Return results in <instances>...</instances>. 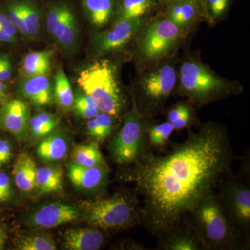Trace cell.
I'll use <instances>...</instances> for the list:
<instances>
[{
	"instance_id": "cell-32",
	"label": "cell",
	"mask_w": 250,
	"mask_h": 250,
	"mask_svg": "<svg viewBox=\"0 0 250 250\" xmlns=\"http://www.w3.org/2000/svg\"><path fill=\"white\" fill-rule=\"evenodd\" d=\"M74 107L77 114L87 120L95 118L100 113L93 99L85 93H77L75 96Z\"/></svg>"
},
{
	"instance_id": "cell-39",
	"label": "cell",
	"mask_w": 250,
	"mask_h": 250,
	"mask_svg": "<svg viewBox=\"0 0 250 250\" xmlns=\"http://www.w3.org/2000/svg\"><path fill=\"white\" fill-rule=\"evenodd\" d=\"M13 147L9 140L0 139V169L11 160Z\"/></svg>"
},
{
	"instance_id": "cell-13",
	"label": "cell",
	"mask_w": 250,
	"mask_h": 250,
	"mask_svg": "<svg viewBox=\"0 0 250 250\" xmlns=\"http://www.w3.org/2000/svg\"><path fill=\"white\" fill-rule=\"evenodd\" d=\"M226 197V208L229 218L232 222V229L238 233H247L250 223V190L249 188L241 184L230 186Z\"/></svg>"
},
{
	"instance_id": "cell-4",
	"label": "cell",
	"mask_w": 250,
	"mask_h": 250,
	"mask_svg": "<svg viewBox=\"0 0 250 250\" xmlns=\"http://www.w3.org/2000/svg\"><path fill=\"white\" fill-rule=\"evenodd\" d=\"M175 57L139 70L132 98L141 114L148 119L160 113L174 93L177 82Z\"/></svg>"
},
{
	"instance_id": "cell-27",
	"label": "cell",
	"mask_w": 250,
	"mask_h": 250,
	"mask_svg": "<svg viewBox=\"0 0 250 250\" xmlns=\"http://www.w3.org/2000/svg\"><path fill=\"white\" fill-rule=\"evenodd\" d=\"M231 0H205L203 22L211 27L225 21L229 11Z\"/></svg>"
},
{
	"instance_id": "cell-16",
	"label": "cell",
	"mask_w": 250,
	"mask_h": 250,
	"mask_svg": "<svg viewBox=\"0 0 250 250\" xmlns=\"http://www.w3.org/2000/svg\"><path fill=\"white\" fill-rule=\"evenodd\" d=\"M67 176L71 183L77 188L92 190L98 188L104 182L107 175L105 166L85 167L74 162L67 164Z\"/></svg>"
},
{
	"instance_id": "cell-22",
	"label": "cell",
	"mask_w": 250,
	"mask_h": 250,
	"mask_svg": "<svg viewBox=\"0 0 250 250\" xmlns=\"http://www.w3.org/2000/svg\"><path fill=\"white\" fill-rule=\"evenodd\" d=\"M68 143L65 136L59 133L46 136L36 147L37 155L45 161L62 160L67 154Z\"/></svg>"
},
{
	"instance_id": "cell-8",
	"label": "cell",
	"mask_w": 250,
	"mask_h": 250,
	"mask_svg": "<svg viewBox=\"0 0 250 250\" xmlns=\"http://www.w3.org/2000/svg\"><path fill=\"white\" fill-rule=\"evenodd\" d=\"M149 120L141 114L132 98V106L125 116L124 123L109 149L118 165L133 164L145 150Z\"/></svg>"
},
{
	"instance_id": "cell-3",
	"label": "cell",
	"mask_w": 250,
	"mask_h": 250,
	"mask_svg": "<svg viewBox=\"0 0 250 250\" xmlns=\"http://www.w3.org/2000/svg\"><path fill=\"white\" fill-rule=\"evenodd\" d=\"M187 38L164 13L152 16L133 41L138 71L175 57Z\"/></svg>"
},
{
	"instance_id": "cell-12",
	"label": "cell",
	"mask_w": 250,
	"mask_h": 250,
	"mask_svg": "<svg viewBox=\"0 0 250 250\" xmlns=\"http://www.w3.org/2000/svg\"><path fill=\"white\" fill-rule=\"evenodd\" d=\"M80 214L73 206L62 202H52L31 213L27 219V225L32 228H56L62 224L75 221Z\"/></svg>"
},
{
	"instance_id": "cell-19",
	"label": "cell",
	"mask_w": 250,
	"mask_h": 250,
	"mask_svg": "<svg viewBox=\"0 0 250 250\" xmlns=\"http://www.w3.org/2000/svg\"><path fill=\"white\" fill-rule=\"evenodd\" d=\"M159 0H119L116 4L114 21L152 17Z\"/></svg>"
},
{
	"instance_id": "cell-42",
	"label": "cell",
	"mask_w": 250,
	"mask_h": 250,
	"mask_svg": "<svg viewBox=\"0 0 250 250\" xmlns=\"http://www.w3.org/2000/svg\"><path fill=\"white\" fill-rule=\"evenodd\" d=\"M160 4L166 6V5L172 4V3L177 2V1H183V0H159ZM198 1H202L204 3L205 0H198Z\"/></svg>"
},
{
	"instance_id": "cell-2",
	"label": "cell",
	"mask_w": 250,
	"mask_h": 250,
	"mask_svg": "<svg viewBox=\"0 0 250 250\" xmlns=\"http://www.w3.org/2000/svg\"><path fill=\"white\" fill-rule=\"evenodd\" d=\"M243 92V85L239 81L220 76L202 62L200 53L186 54L177 62V82L174 93L187 98L189 103L197 107Z\"/></svg>"
},
{
	"instance_id": "cell-15",
	"label": "cell",
	"mask_w": 250,
	"mask_h": 250,
	"mask_svg": "<svg viewBox=\"0 0 250 250\" xmlns=\"http://www.w3.org/2000/svg\"><path fill=\"white\" fill-rule=\"evenodd\" d=\"M18 91L38 106L51 104L53 100L52 84L47 75L24 77L18 84Z\"/></svg>"
},
{
	"instance_id": "cell-18",
	"label": "cell",
	"mask_w": 250,
	"mask_h": 250,
	"mask_svg": "<svg viewBox=\"0 0 250 250\" xmlns=\"http://www.w3.org/2000/svg\"><path fill=\"white\" fill-rule=\"evenodd\" d=\"M87 19L94 27L101 29L109 24L115 18V0H82Z\"/></svg>"
},
{
	"instance_id": "cell-26",
	"label": "cell",
	"mask_w": 250,
	"mask_h": 250,
	"mask_svg": "<svg viewBox=\"0 0 250 250\" xmlns=\"http://www.w3.org/2000/svg\"><path fill=\"white\" fill-rule=\"evenodd\" d=\"M54 96L56 102L62 109L69 110L74 106L75 95L62 67H59L56 72Z\"/></svg>"
},
{
	"instance_id": "cell-21",
	"label": "cell",
	"mask_w": 250,
	"mask_h": 250,
	"mask_svg": "<svg viewBox=\"0 0 250 250\" xmlns=\"http://www.w3.org/2000/svg\"><path fill=\"white\" fill-rule=\"evenodd\" d=\"M63 171L60 166H46L37 168L36 188L39 195L57 193L63 190Z\"/></svg>"
},
{
	"instance_id": "cell-43",
	"label": "cell",
	"mask_w": 250,
	"mask_h": 250,
	"mask_svg": "<svg viewBox=\"0 0 250 250\" xmlns=\"http://www.w3.org/2000/svg\"><path fill=\"white\" fill-rule=\"evenodd\" d=\"M0 213H1V210H0Z\"/></svg>"
},
{
	"instance_id": "cell-11",
	"label": "cell",
	"mask_w": 250,
	"mask_h": 250,
	"mask_svg": "<svg viewBox=\"0 0 250 250\" xmlns=\"http://www.w3.org/2000/svg\"><path fill=\"white\" fill-rule=\"evenodd\" d=\"M30 120V110L25 102L9 99L0 108V128L19 141L27 137Z\"/></svg>"
},
{
	"instance_id": "cell-30",
	"label": "cell",
	"mask_w": 250,
	"mask_h": 250,
	"mask_svg": "<svg viewBox=\"0 0 250 250\" xmlns=\"http://www.w3.org/2000/svg\"><path fill=\"white\" fill-rule=\"evenodd\" d=\"M190 104L181 102L172 106L167 113V121L172 124L174 129H184L193 121L194 112Z\"/></svg>"
},
{
	"instance_id": "cell-38",
	"label": "cell",
	"mask_w": 250,
	"mask_h": 250,
	"mask_svg": "<svg viewBox=\"0 0 250 250\" xmlns=\"http://www.w3.org/2000/svg\"><path fill=\"white\" fill-rule=\"evenodd\" d=\"M11 184L9 176L0 172V202L8 201L11 197Z\"/></svg>"
},
{
	"instance_id": "cell-36",
	"label": "cell",
	"mask_w": 250,
	"mask_h": 250,
	"mask_svg": "<svg viewBox=\"0 0 250 250\" xmlns=\"http://www.w3.org/2000/svg\"><path fill=\"white\" fill-rule=\"evenodd\" d=\"M13 75V64L7 54L0 52V80L7 82Z\"/></svg>"
},
{
	"instance_id": "cell-10",
	"label": "cell",
	"mask_w": 250,
	"mask_h": 250,
	"mask_svg": "<svg viewBox=\"0 0 250 250\" xmlns=\"http://www.w3.org/2000/svg\"><path fill=\"white\" fill-rule=\"evenodd\" d=\"M46 27L49 35L67 55L77 52L79 29L73 11L68 4L57 3L49 6L46 16Z\"/></svg>"
},
{
	"instance_id": "cell-25",
	"label": "cell",
	"mask_w": 250,
	"mask_h": 250,
	"mask_svg": "<svg viewBox=\"0 0 250 250\" xmlns=\"http://www.w3.org/2000/svg\"><path fill=\"white\" fill-rule=\"evenodd\" d=\"M72 162L85 167L105 166L101 152L97 143L78 145L71 153Z\"/></svg>"
},
{
	"instance_id": "cell-34",
	"label": "cell",
	"mask_w": 250,
	"mask_h": 250,
	"mask_svg": "<svg viewBox=\"0 0 250 250\" xmlns=\"http://www.w3.org/2000/svg\"><path fill=\"white\" fill-rule=\"evenodd\" d=\"M10 21L14 24L18 32L28 38L27 31L23 20L20 0H9L6 4L4 10Z\"/></svg>"
},
{
	"instance_id": "cell-14",
	"label": "cell",
	"mask_w": 250,
	"mask_h": 250,
	"mask_svg": "<svg viewBox=\"0 0 250 250\" xmlns=\"http://www.w3.org/2000/svg\"><path fill=\"white\" fill-rule=\"evenodd\" d=\"M164 14L188 36L203 22L204 3L198 0H183L165 6Z\"/></svg>"
},
{
	"instance_id": "cell-7",
	"label": "cell",
	"mask_w": 250,
	"mask_h": 250,
	"mask_svg": "<svg viewBox=\"0 0 250 250\" xmlns=\"http://www.w3.org/2000/svg\"><path fill=\"white\" fill-rule=\"evenodd\" d=\"M191 217L197 237L207 248L225 246L233 238L231 225L214 193L202 200Z\"/></svg>"
},
{
	"instance_id": "cell-5",
	"label": "cell",
	"mask_w": 250,
	"mask_h": 250,
	"mask_svg": "<svg viewBox=\"0 0 250 250\" xmlns=\"http://www.w3.org/2000/svg\"><path fill=\"white\" fill-rule=\"evenodd\" d=\"M77 83L89 95L100 112L114 118L121 116L126 98L118 80L116 64L108 59L99 58L81 70Z\"/></svg>"
},
{
	"instance_id": "cell-1",
	"label": "cell",
	"mask_w": 250,
	"mask_h": 250,
	"mask_svg": "<svg viewBox=\"0 0 250 250\" xmlns=\"http://www.w3.org/2000/svg\"><path fill=\"white\" fill-rule=\"evenodd\" d=\"M233 154L223 125L207 122L164 155L145 149L130 174L142 197L140 221L159 238L170 236L225 180Z\"/></svg>"
},
{
	"instance_id": "cell-20",
	"label": "cell",
	"mask_w": 250,
	"mask_h": 250,
	"mask_svg": "<svg viewBox=\"0 0 250 250\" xmlns=\"http://www.w3.org/2000/svg\"><path fill=\"white\" fill-rule=\"evenodd\" d=\"M38 167L35 161L27 153L18 156L13 169L15 184L20 190L30 192L36 188V174Z\"/></svg>"
},
{
	"instance_id": "cell-9",
	"label": "cell",
	"mask_w": 250,
	"mask_h": 250,
	"mask_svg": "<svg viewBox=\"0 0 250 250\" xmlns=\"http://www.w3.org/2000/svg\"><path fill=\"white\" fill-rule=\"evenodd\" d=\"M150 18L115 21L109 29L94 34L89 47L92 57L102 58L106 54L121 51L134 41Z\"/></svg>"
},
{
	"instance_id": "cell-28",
	"label": "cell",
	"mask_w": 250,
	"mask_h": 250,
	"mask_svg": "<svg viewBox=\"0 0 250 250\" xmlns=\"http://www.w3.org/2000/svg\"><path fill=\"white\" fill-rule=\"evenodd\" d=\"M113 118L108 113L100 112L87 123V133L90 137L103 141L111 134L113 127Z\"/></svg>"
},
{
	"instance_id": "cell-17",
	"label": "cell",
	"mask_w": 250,
	"mask_h": 250,
	"mask_svg": "<svg viewBox=\"0 0 250 250\" xmlns=\"http://www.w3.org/2000/svg\"><path fill=\"white\" fill-rule=\"evenodd\" d=\"M104 235L96 228H71L64 234V247L68 250H96L103 245Z\"/></svg>"
},
{
	"instance_id": "cell-6",
	"label": "cell",
	"mask_w": 250,
	"mask_h": 250,
	"mask_svg": "<svg viewBox=\"0 0 250 250\" xmlns=\"http://www.w3.org/2000/svg\"><path fill=\"white\" fill-rule=\"evenodd\" d=\"M82 219L94 228L116 229L131 226L140 220V208L134 200L118 193L107 198L81 203Z\"/></svg>"
},
{
	"instance_id": "cell-33",
	"label": "cell",
	"mask_w": 250,
	"mask_h": 250,
	"mask_svg": "<svg viewBox=\"0 0 250 250\" xmlns=\"http://www.w3.org/2000/svg\"><path fill=\"white\" fill-rule=\"evenodd\" d=\"M18 32L4 10L0 9V47L16 43Z\"/></svg>"
},
{
	"instance_id": "cell-37",
	"label": "cell",
	"mask_w": 250,
	"mask_h": 250,
	"mask_svg": "<svg viewBox=\"0 0 250 250\" xmlns=\"http://www.w3.org/2000/svg\"><path fill=\"white\" fill-rule=\"evenodd\" d=\"M168 249L174 250H197V245L191 238L187 236H179L174 238L169 245Z\"/></svg>"
},
{
	"instance_id": "cell-24",
	"label": "cell",
	"mask_w": 250,
	"mask_h": 250,
	"mask_svg": "<svg viewBox=\"0 0 250 250\" xmlns=\"http://www.w3.org/2000/svg\"><path fill=\"white\" fill-rule=\"evenodd\" d=\"M60 122L58 116L47 112H40L29 120V129L31 139L36 141L52 134Z\"/></svg>"
},
{
	"instance_id": "cell-29",
	"label": "cell",
	"mask_w": 250,
	"mask_h": 250,
	"mask_svg": "<svg viewBox=\"0 0 250 250\" xmlns=\"http://www.w3.org/2000/svg\"><path fill=\"white\" fill-rule=\"evenodd\" d=\"M23 20L27 31L28 38L34 39L39 34L41 26V12L34 1L20 0Z\"/></svg>"
},
{
	"instance_id": "cell-23",
	"label": "cell",
	"mask_w": 250,
	"mask_h": 250,
	"mask_svg": "<svg viewBox=\"0 0 250 250\" xmlns=\"http://www.w3.org/2000/svg\"><path fill=\"white\" fill-rule=\"evenodd\" d=\"M52 56L53 51L51 49L27 54L21 63V74L24 77L48 75Z\"/></svg>"
},
{
	"instance_id": "cell-41",
	"label": "cell",
	"mask_w": 250,
	"mask_h": 250,
	"mask_svg": "<svg viewBox=\"0 0 250 250\" xmlns=\"http://www.w3.org/2000/svg\"><path fill=\"white\" fill-rule=\"evenodd\" d=\"M6 239H7V232L6 229L3 227H0V250L4 249Z\"/></svg>"
},
{
	"instance_id": "cell-35",
	"label": "cell",
	"mask_w": 250,
	"mask_h": 250,
	"mask_svg": "<svg viewBox=\"0 0 250 250\" xmlns=\"http://www.w3.org/2000/svg\"><path fill=\"white\" fill-rule=\"evenodd\" d=\"M173 130V126L169 121L151 126L148 129L149 143L153 146H161L164 144L172 134Z\"/></svg>"
},
{
	"instance_id": "cell-40",
	"label": "cell",
	"mask_w": 250,
	"mask_h": 250,
	"mask_svg": "<svg viewBox=\"0 0 250 250\" xmlns=\"http://www.w3.org/2000/svg\"><path fill=\"white\" fill-rule=\"evenodd\" d=\"M9 88L7 83L4 81L0 80V104H2L6 100H9Z\"/></svg>"
},
{
	"instance_id": "cell-31",
	"label": "cell",
	"mask_w": 250,
	"mask_h": 250,
	"mask_svg": "<svg viewBox=\"0 0 250 250\" xmlns=\"http://www.w3.org/2000/svg\"><path fill=\"white\" fill-rule=\"evenodd\" d=\"M17 249L21 250H55V242L45 234L29 235L21 237L18 241Z\"/></svg>"
}]
</instances>
